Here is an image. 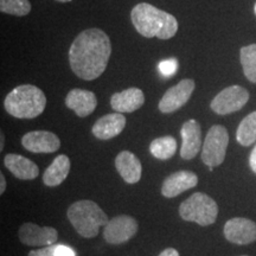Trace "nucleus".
Returning a JSON list of instances; mask_svg holds the SVG:
<instances>
[{
    "label": "nucleus",
    "mask_w": 256,
    "mask_h": 256,
    "mask_svg": "<svg viewBox=\"0 0 256 256\" xmlns=\"http://www.w3.org/2000/svg\"><path fill=\"white\" fill-rule=\"evenodd\" d=\"M240 58L246 78L256 84V44L243 46L240 50Z\"/></svg>",
    "instance_id": "5701e85b"
},
{
    "label": "nucleus",
    "mask_w": 256,
    "mask_h": 256,
    "mask_svg": "<svg viewBox=\"0 0 256 256\" xmlns=\"http://www.w3.org/2000/svg\"><path fill=\"white\" fill-rule=\"evenodd\" d=\"M138 232V222L132 216L120 215L110 220L104 226V238L110 244H121L128 241Z\"/></svg>",
    "instance_id": "1a4fd4ad"
},
{
    "label": "nucleus",
    "mask_w": 256,
    "mask_h": 256,
    "mask_svg": "<svg viewBox=\"0 0 256 256\" xmlns=\"http://www.w3.org/2000/svg\"><path fill=\"white\" fill-rule=\"evenodd\" d=\"M224 236L235 244H249L256 241V223L243 217H235L224 226Z\"/></svg>",
    "instance_id": "9b49d317"
},
{
    "label": "nucleus",
    "mask_w": 256,
    "mask_h": 256,
    "mask_svg": "<svg viewBox=\"0 0 256 256\" xmlns=\"http://www.w3.org/2000/svg\"><path fill=\"white\" fill-rule=\"evenodd\" d=\"M198 184V177L191 171H178L170 174L162 186V194L166 198H174Z\"/></svg>",
    "instance_id": "4468645a"
},
{
    "label": "nucleus",
    "mask_w": 256,
    "mask_h": 256,
    "mask_svg": "<svg viewBox=\"0 0 256 256\" xmlns=\"http://www.w3.org/2000/svg\"><path fill=\"white\" fill-rule=\"evenodd\" d=\"M130 19L136 30L146 38L170 40L178 31V22L174 16L147 2L134 6Z\"/></svg>",
    "instance_id": "f03ea898"
},
{
    "label": "nucleus",
    "mask_w": 256,
    "mask_h": 256,
    "mask_svg": "<svg viewBox=\"0 0 256 256\" xmlns=\"http://www.w3.org/2000/svg\"><path fill=\"white\" fill-rule=\"evenodd\" d=\"M55 256H75V252H74L72 248L66 247V246L57 244Z\"/></svg>",
    "instance_id": "bb28decb"
},
{
    "label": "nucleus",
    "mask_w": 256,
    "mask_h": 256,
    "mask_svg": "<svg viewBox=\"0 0 256 256\" xmlns=\"http://www.w3.org/2000/svg\"><path fill=\"white\" fill-rule=\"evenodd\" d=\"M126 126V118L121 113H112L102 116L94 124L92 132L100 140H110L118 136Z\"/></svg>",
    "instance_id": "dca6fc26"
},
{
    "label": "nucleus",
    "mask_w": 256,
    "mask_h": 256,
    "mask_svg": "<svg viewBox=\"0 0 256 256\" xmlns=\"http://www.w3.org/2000/svg\"><path fill=\"white\" fill-rule=\"evenodd\" d=\"M4 165L6 168L22 180H31L38 177L40 168L30 159L19 154H8L4 158Z\"/></svg>",
    "instance_id": "6ab92c4d"
},
{
    "label": "nucleus",
    "mask_w": 256,
    "mask_h": 256,
    "mask_svg": "<svg viewBox=\"0 0 256 256\" xmlns=\"http://www.w3.org/2000/svg\"><path fill=\"white\" fill-rule=\"evenodd\" d=\"M110 37L100 28H88L75 38L69 49V63L80 78L92 81L104 72L110 62Z\"/></svg>",
    "instance_id": "f257e3e1"
},
{
    "label": "nucleus",
    "mask_w": 256,
    "mask_h": 256,
    "mask_svg": "<svg viewBox=\"0 0 256 256\" xmlns=\"http://www.w3.org/2000/svg\"><path fill=\"white\" fill-rule=\"evenodd\" d=\"M68 218L78 235L84 238H96L101 226L110 222L104 210L95 202L88 200L72 204L68 209Z\"/></svg>",
    "instance_id": "20e7f679"
},
{
    "label": "nucleus",
    "mask_w": 256,
    "mask_h": 256,
    "mask_svg": "<svg viewBox=\"0 0 256 256\" xmlns=\"http://www.w3.org/2000/svg\"><path fill=\"white\" fill-rule=\"evenodd\" d=\"M56 248H57V244L46 246V247L36 249V250H31L28 252V256H55Z\"/></svg>",
    "instance_id": "a878e982"
},
{
    "label": "nucleus",
    "mask_w": 256,
    "mask_h": 256,
    "mask_svg": "<svg viewBox=\"0 0 256 256\" xmlns=\"http://www.w3.org/2000/svg\"><path fill=\"white\" fill-rule=\"evenodd\" d=\"M249 165H250L252 171L256 174V145L250 153V156H249Z\"/></svg>",
    "instance_id": "cd10ccee"
},
{
    "label": "nucleus",
    "mask_w": 256,
    "mask_h": 256,
    "mask_svg": "<svg viewBox=\"0 0 256 256\" xmlns=\"http://www.w3.org/2000/svg\"><path fill=\"white\" fill-rule=\"evenodd\" d=\"M22 145L32 153H54L60 147V142L52 132L34 130L22 138Z\"/></svg>",
    "instance_id": "f8f14e48"
},
{
    "label": "nucleus",
    "mask_w": 256,
    "mask_h": 256,
    "mask_svg": "<svg viewBox=\"0 0 256 256\" xmlns=\"http://www.w3.org/2000/svg\"><path fill=\"white\" fill-rule=\"evenodd\" d=\"M19 240L22 243L32 247H46L55 244L58 240V232L51 226H40L34 223H24L19 228Z\"/></svg>",
    "instance_id": "9d476101"
},
{
    "label": "nucleus",
    "mask_w": 256,
    "mask_h": 256,
    "mask_svg": "<svg viewBox=\"0 0 256 256\" xmlns=\"http://www.w3.org/2000/svg\"><path fill=\"white\" fill-rule=\"evenodd\" d=\"M115 168L128 184H136L142 178V162L134 153L130 151H122L118 154L115 158Z\"/></svg>",
    "instance_id": "a211bd4d"
},
{
    "label": "nucleus",
    "mask_w": 256,
    "mask_h": 256,
    "mask_svg": "<svg viewBox=\"0 0 256 256\" xmlns=\"http://www.w3.org/2000/svg\"><path fill=\"white\" fill-rule=\"evenodd\" d=\"M249 100V92L241 86H232L223 89L211 101V110L220 115L235 113L244 107Z\"/></svg>",
    "instance_id": "0eeeda50"
},
{
    "label": "nucleus",
    "mask_w": 256,
    "mask_h": 256,
    "mask_svg": "<svg viewBox=\"0 0 256 256\" xmlns=\"http://www.w3.org/2000/svg\"><path fill=\"white\" fill-rule=\"evenodd\" d=\"M236 139L242 146H250L256 142V112H252L241 121L236 132Z\"/></svg>",
    "instance_id": "4be33fe9"
},
{
    "label": "nucleus",
    "mask_w": 256,
    "mask_h": 256,
    "mask_svg": "<svg viewBox=\"0 0 256 256\" xmlns=\"http://www.w3.org/2000/svg\"><path fill=\"white\" fill-rule=\"evenodd\" d=\"M242 256H248V255H242Z\"/></svg>",
    "instance_id": "72a5a7b5"
},
{
    "label": "nucleus",
    "mask_w": 256,
    "mask_h": 256,
    "mask_svg": "<svg viewBox=\"0 0 256 256\" xmlns=\"http://www.w3.org/2000/svg\"><path fill=\"white\" fill-rule=\"evenodd\" d=\"M0 11L17 17L30 14L31 2L28 0H0Z\"/></svg>",
    "instance_id": "b1692460"
},
{
    "label": "nucleus",
    "mask_w": 256,
    "mask_h": 256,
    "mask_svg": "<svg viewBox=\"0 0 256 256\" xmlns=\"http://www.w3.org/2000/svg\"><path fill=\"white\" fill-rule=\"evenodd\" d=\"M179 215L188 222H194L202 226H206L216 222L218 206L208 194L196 192L180 204Z\"/></svg>",
    "instance_id": "39448f33"
},
{
    "label": "nucleus",
    "mask_w": 256,
    "mask_h": 256,
    "mask_svg": "<svg viewBox=\"0 0 256 256\" xmlns=\"http://www.w3.org/2000/svg\"><path fill=\"white\" fill-rule=\"evenodd\" d=\"M145 102V95L142 89L128 88L124 92H115L110 98L112 108L118 113H133Z\"/></svg>",
    "instance_id": "f3484780"
},
{
    "label": "nucleus",
    "mask_w": 256,
    "mask_h": 256,
    "mask_svg": "<svg viewBox=\"0 0 256 256\" xmlns=\"http://www.w3.org/2000/svg\"><path fill=\"white\" fill-rule=\"evenodd\" d=\"M228 144L229 134L226 127L220 124L211 127L202 148V160L204 164L212 168L222 164L226 159Z\"/></svg>",
    "instance_id": "423d86ee"
},
{
    "label": "nucleus",
    "mask_w": 256,
    "mask_h": 256,
    "mask_svg": "<svg viewBox=\"0 0 256 256\" xmlns=\"http://www.w3.org/2000/svg\"><path fill=\"white\" fill-rule=\"evenodd\" d=\"M182 148L180 156L185 160H191L198 154L202 147V128L196 120H188L180 130Z\"/></svg>",
    "instance_id": "ddd939ff"
},
{
    "label": "nucleus",
    "mask_w": 256,
    "mask_h": 256,
    "mask_svg": "<svg viewBox=\"0 0 256 256\" xmlns=\"http://www.w3.org/2000/svg\"><path fill=\"white\" fill-rule=\"evenodd\" d=\"M0 139H2V142H0V151H2L4 150V142H5V139H4V134H0Z\"/></svg>",
    "instance_id": "7c9ffc66"
},
{
    "label": "nucleus",
    "mask_w": 256,
    "mask_h": 256,
    "mask_svg": "<svg viewBox=\"0 0 256 256\" xmlns=\"http://www.w3.org/2000/svg\"><path fill=\"white\" fill-rule=\"evenodd\" d=\"M159 256H179V252L174 248H168L164 252H162Z\"/></svg>",
    "instance_id": "c85d7f7f"
},
{
    "label": "nucleus",
    "mask_w": 256,
    "mask_h": 256,
    "mask_svg": "<svg viewBox=\"0 0 256 256\" xmlns=\"http://www.w3.org/2000/svg\"><path fill=\"white\" fill-rule=\"evenodd\" d=\"M194 87L196 84H194V80H182L178 84L170 88L162 95V100L159 101V110L164 114H170L178 110L190 100Z\"/></svg>",
    "instance_id": "6e6552de"
},
{
    "label": "nucleus",
    "mask_w": 256,
    "mask_h": 256,
    "mask_svg": "<svg viewBox=\"0 0 256 256\" xmlns=\"http://www.w3.org/2000/svg\"><path fill=\"white\" fill-rule=\"evenodd\" d=\"M254 12H255V16H256V2H255V6H254Z\"/></svg>",
    "instance_id": "473e14b6"
},
{
    "label": "nucleus",
    "mask_w": 256,
    "mask_h": 256,
    "mask_svg": "<svg viewBox=\"0 0 256 256\" xmlns=\"http://www.w3.org/2000/svg\"><path fill=\"white\" fill-rule=\"evenodd\" d=\"M158 69L160 74L165 78H171L174 74L177 72L178 70V62L176 58H168L164 60L159 63Z\"/></svg>",
    "instance_id": "393cba45"
},
{
    "label": "nucleus",
    "mask_w": 256,
    "mask_h": 256,
    "mask_svg": "<svg viewBox=\"0 0 256 256\" xmlns=\"http://www.w3.org/2000/svg\"><path fill=\"white\" fill-rule=\"evenodd\" d=\"M46 106L44 92L36 86L23 84L10 92L5 98L6 112L17 119H34L43 113Z\"/></svg>",
    "instance_id": "7ed1b4c3"
},
{
    "label": "nucleus",
    "mask_w": 256,
    "mask_h": 256,
    "mask_svg": "<svg viewBox=\"0 0 256 256\" xmlns=\"http://www.w3.org/2000/svg\"><path fill=\"white\" fill-rule=\"evenodd\" d=\"M70 171V159L66 156H57L43 174V183L46 186H58L66 180Z\"/></svg>",
    "instance_id": "aec40b11"
},
{
    "label": "nucleus",
    "mask_w": 256,
    "mask_h": 256,
    "mask_svg": "<svg viewBox=\"0 0 256 256\" xmlns=\"http://www.w3.org/2000/svg\"><path fill=\"white\" fill-rule=\"evenodd\" d=\"M6 190V180H5V176L0 174V194H2Z\"/></svg>",
    "instance_id": "c756f323"
},
{
    "label": "nucleus",
    "mask_w": 256,
    "mask_h": 256,
    "mask_svg": "<svg viewBox=\"0 0 256 256\" xmlns=\"http://www.w3.org/2000/svg\"><path fill=\"white\" fill-rule=\"evenodd\" d=\"M56 2H72V0H56Z\"/></svg>",
    "instance_id": "2f4dec72"
},
{
    "label": "nucleus",
    "mask_w": 256,
    "mask_h": 256,
    "mask_svg": "<svg viewBox=\"0 0 256 256\" xmlns=\"http://www.w3.org/2000/svg\"><path fill=\"white\" fill-rule=\"evenodd\" d=\"M66 107L74 110L80 118H86L95 110L98 98L92 92L84 89H72L66 98Z\"/></svg>",
    "instance_id": "2eb2a0df"
},
{
    "label": "nucleus",
    "mask_w": 256,
    "mask_h": 256,
    "mask_svg": "<svg viewBox=\"0 0 256 256\" xmlns=\"http://www.w3.org/2000/svg\"><path fill=\"white\" fill-rule=\"evenodd\" d=\"M177 151V142L174 136H166L156 138L150 145V152L159 160L171 159Z\"/></svg>",
    "instance_id": "412c9836"
}]
</instances>
